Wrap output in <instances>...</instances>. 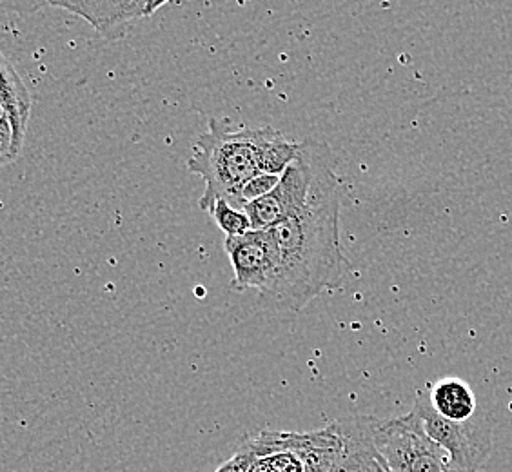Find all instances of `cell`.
Here are the masks:
<instances>
[{
	"label": "cell",
	"mask_w": 512,
	"mask_h": 472,
	"mask_svg": "<svg viewBox=\"0 0 512 472\" xmlns=\"http://www.w3.org/2000/svg\"><path fill=\"white\" fill-rule=\"evenodd\" d=\"M375 445L389 471L463 472L425 433L424 423L413 411L393 420H376Z\"/></svg>",
	"instance_id": "3"
},
{
	"label": "cell",
	"mask_w": 512,
	"mask_h": 472,
	"mask_svg": "<svg viewBox=\"0 0 512 472\" xmlns=\"http://www.w3.org/2000/svg\"><path fill=\"white\" fill-rule=\"evenodd\" d=\"M255 460L253 453L247 449L246 445H242L235 456L222 463L215 472H247V469L251 467V463Z\"/></svg>",
	"instance_id": "17"
},
{
	"label": "cell",
	"mask_w": 512,
	"mask_h": 472,
	"mask_svg": "<svg viewBox=\"0 0 512 472\" xmlns=\"http://www.w3.org/2000/svg\"><path fill=\"white\" fill-rule=\"evenodd\" d=\"M255 458L269 454L293 453L304 463L306 472H331L336 454L340 451V436L335 423L311 433H286V431H262L244 442Z\"/></svg>",
	"instance_id": "6"
},
{
	"label": "cell",
	"mask_w": 512,
	"mask_h": 472,
	"mask_svg": "<svg viewBox=\"0 0 512 472\" xmlns=\"http://www.w3.org/2000/svg\"><path fill=\"white\" fill-rule=\"evenodd\" d=\"M427 394L434 411L449 422H469L482 411L471 385L458 376H445L434 382Z\"/></svg>",
	"instance_id": "10"
},
{
	"label": "cell",
	"mask_w": 512,
	"mask_h": 472,
	"mask_svg": "<svg viewBox=\"0 0 512 472\" xmlns=\"http://www.w3.org/2000/svg\"><path fill=\"white\" fill-rule=\"evenodd\" d=\"M207 213L213 218L222 233L226 236L246 235L251 231V222L246 211L237 209L226 202L224 198H218L211 206L207 207Z\"/></svg>",
	"instance_id": "13"
},
{
	"label": "cell",
	"mask_w": 512,
	"mask_h": 472,
	"mask_svg": "<svg viewBox=\"0 0 512 472\" xmlns=\"http://www.w3.org/2000/svg\"><path fill=\"white\" fill-rule=\"evenodd\" d=\"M51 8L69 11L86 20L93 30L109 42L124 39L129 22L146 19L158 10L168 6V2H149V0H111V2H48Z\"/></svg>",
	"instance_id": "8"
},
{
	"label": "cell",
	"mask_w": 512,
	"mask_h": 472,
	"mask_svg": "<svg viewBox=\"0 0 512 472\" xmlns=\"http://www.w3.org/2000/svg\"><path fill=\"white\" fill-rule=\"evenodd\" d=\"M6 117V113H4V109L0 108V118Z\"/></svg>",
	"instance_id": "19"
},
{
	"label": "cell",
	"mask_w": 512,
	"mask_h": 472,
	"mask_svg": "<svg viewBox=\"0 0 512 472\" xmlns=\"http://www.w3.org/2000/svg\"><path fill=\"white\" fill-rule=\"evenodd\" d=\"M20 153H22V148L15 138L10 118H0V166L13 164L20 157Z\"/></svg>",
	"instance_id": "15"
},
{
	"label": "cell",
	"mask_w": 512,
	"mask_h": 472,
	"mask_svg": "<svg viewBox=\"0 0 512 472\" xmlns=\"http://www.w3.org/2000/svg\"><path fill=\"white\" fill-rule=\"evenodd\" d=\"M188 169L206 182L198 200L200 209L207 211L218 198L233 197L249 178L258 175L251 128L233 131L222 120L209 118V128L198 135Z\"/></svg>",
	"instance_id": "2"
},
{
	"label": "cell",
	"mask_w": 512,
	"mask_h": 472,
	"mask_svg": "<svg viewBox=\"0 0 512 472\" xmlns=\"http://www.w3.org/2000/svg\"><path fill=\"white\" fill-rule=\"evenodd\" d=\"M247 472H271L267 469L266 462L262 458H256L255 462L251 463V467L247 469Z\"/></svg>",
	"instance_id": "18"
},
{
	"label": "cell",
	"mask_w": 512,
	"mask_h": 472,
	"mask_svg": "<svg viewBox=\"0 0 512 472\" xmlns=\"http://www.w3.org/2000/svg\"><path fill=\"white\" fill-rule=\"evenodd\" d=\"M385 472H393V471H389V469H385Z\"/></svg>",
	"instance_id": "20"
},
{
	"label": "cell",
	"mask_w": 512,
	"mask_h": 472,
	"mask_svg": "<svg viewBox=\"0 0 512 472\" xmlns=\"http://www.w3.org/2000/svg\"><path fill=\"white\" fill-rule=\"evenodd\" d=\"M31 95L19 71L13 68L10 60L0 51V108L4 109L6 117L10 118L15 131V138L20 148L24 146L26 129L30 122Z\"/></svg>",
	"instance_id": "11"
},
{
	"label": "cell",
	"mask_w": 512,
	"mask_h": 472,
	"mask_svg": "<svg viewBox=\"0 0 512 472\" xmlns=\"http://www.w3.org/2000/svg\"><path fill=\"white\" fill-rule=\"evenodd\" d=\"M251 138L255 146L258 173L280 177L300 153V142L289 140L282 131L271 126L251 128Z\"/></svg>",
	"instance_id": "12"
},
{
	"label": "cell",
	"mask_w": 512,
	"mask_h": 472,
	"mask_svg": "<svg viewBox=\"0 0 512 472\" xmlns=\"http://www.w3.org/2000/svg\"><path fill=\"white\" fill-rule=\"evenodd\" d=\"M262 460L266 462L267 469L271 472H306L304 463L300 462L295 454L287 453V451L269 454V456H264Z\"/></svg>",
	"instance_id": "16"
},
{
	"label": "cell",
	"mask_w": 512,
	"mask_h": 472,
	"mask_svg": "<svg viewBox=\"0 0 512 472\" xmlns=\"http://www.w3.org/2000/svg\"><path fill=\"white\" fill-rule=\"evenodd\" d=\"M315 178L306 206L295 217L271 227L278 255L275 282L262 304L286 311H302L324 291L342 289L351 273V262L340 242V207L344 180L336 173L331 148L313 142Z\"/></svg>",
	"instance_id": "1"
},
{
	"label": "cell",
	"mask_w": 512,
	"mask_h": 472,
	"mask_svg": "<svg viewBox=\"0 0 512 472\" xmlns=\"http://www.w3.org/2000/svg\"><path fill=\"white\" fill-rule=\"evenodd\" d=\"M313 138L300 142V153L295 162L282 173L278 186L246 206V215L253 231H266L295 217L306 206L309 189L315 178V149Z\"/></svg>",
	"instance_id": "5"
},
{
	"label": "cell",
	"mask_w": 512,
	"mask_h": 472,
	"mask_svg": "<svg viewBox=\"0 0 512 472\" xmlns=\"http://www.w3.org/2000/svg\"><path fill=\"white\" fill-rule=\"evenodd\" d=\"M413 413L424 423L425 433L451 456L463 472H482L493 454V427L480 411L469 422H449L436 413L427 389L418 391Z\"/></svg>",
	"instance_id": "4"
},
{
	"label": "cell",
	"mask_w": 512,
	"mask_h": 472,
	"mask_svg": "<svg viewBox=\"0 0 512 472\" xmlns=\"http://www.w3.org/2000/svg\"><path fill=\"white\" fill-rule=\"evenodd\" d=\"M333 423L342 445L331 472H385L387 465L376 451V418L349 416Z\"/></svg>",
	"instance_id": "9"
},
{
	"label": "cell",
	"mask_w": 512,
	"mask_h": 472,
	"mask_svg": "<svg viewBox=\"0 0 512 472\" xmlns=\"http://www.w3.org/2000/svg\"><path fill=\"white\" fill-rule=\"evenodd\" d=\"M282 177V175H280ZM278 175H266V173H258L253 178H249L244 186L238 189L237 193L231 198H227L231 206L237 209H246L251 202H255L258 198L266 197L267 193H271L278 182H280Z\"/></svg>",
	"instance_id": "14"
},
{
	"label": "cell",
	"mask_w": 512,
	"mask_h": 472,
	"mask_svg": "<svg viewBox=\"0 0 512 472\" xmlns=\"http://www.w3.org/2000/svg\"><path fill=\"white\" fill-rule=\"evenodd\" d=\"M231 267H233V282L231 289L247 291L255 289L258 296L267 295L273 286L278 267V255L273 236L266 231H249L246 235L226 236L224 240Z\"/></svg>",
	"instance_id": "7"
}]
</instances>
